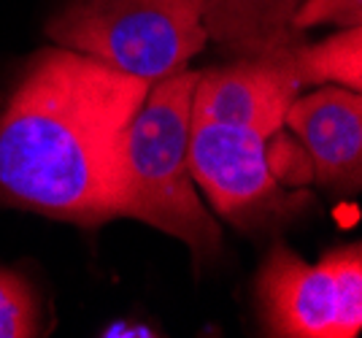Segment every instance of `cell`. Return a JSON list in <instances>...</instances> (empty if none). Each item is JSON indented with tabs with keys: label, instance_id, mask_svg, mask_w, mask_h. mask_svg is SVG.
<instances>
[{
	"label": "cell",
	"instance_id": "obj_1",
	"mask_svg": "<svg viewBox=\"0 0 362 338\" xmlns=\"http://www.w3.org/2000/svg\"><path fill=\"white\" fill-rule=\"evenodd\" d=\"M146 78L46 49L0 111V200L95 228L124 216L127 141Z\"/></svg>",
	"mask_w": 362,
	"mask_h": 338
},
{
	"label": "cell",
	"instance_id": "obj_2",
	"mask_svg": "<svg viewBox=\"0 0 362 338\" xmlns=\"http://www.w3.org/2000/svg\"><path fill=\"white\" fill-rule=\"evenodd\" d=\"M197 71H181L149 87L127 141L124 216L176 235L197 262L219 252V225L195 192L189 168L192 93Z\"/></svg>",
	"mask_w": 362,
	"mask_h": 338
},
{
	"label": "cell",
	"instance_id": "obj_3",
	"mask_svg": "<svg viewBox=\"0 0 362 338\" xmlns=\"http://www.w3.org/2000/svg\"><path fill=\"white\" fill-rule=\"evenodd\" d=\"M49 35L149 84L187 71L209 41L203 0H68Z\"/></svg>",
	"mask_w": 362,
	"mask_h": 338
},
{
	"label": "cell",
	"instance_id": "obj_4",
	"mask_svg": "<svg viewBox=\"0 0 362 338\" xmlns=\"http://www.w3.org/2000/svg\"><path fill=\"white\" fill-rule=\"evenodd\" d=\"M259 303L271 336L354 338L362 330V249L349 244L303 262L276 246L259 274Z\"/></svg>",
	"mask_w": 362,
	"mask_h": 338
},
{
	"label": "cell",
	"instance_id": "obj_5",
	"mask_svg": "<svg viewBox=\"0 0 362 338\" xmlns=\"http://www.w3.org/2000/svg\"><path fill=\"white\" fill-rule=\"evenodd\" d=\"M265 136L233 124L192 120L189 168L214 209L241 231H262L305 206V195L284 192Z\"/></svg>",
	"mask_w": 362,
	"mask_h": 338
},
{
	"label": "cell",
	"instance_id": "obj_6",
	"mask_svg": "<svg viewBox=\"0 0 362 338\" xmlns=\"http://www.w3.org/2000/svg\"><path fill=\"white\" fill-rule=\"evenodd\" d=\"M300 87L292 49L252 54L197 74L192 120L233 124L273 139L284 127V117Z\"/></svg>",
	"mask_w": 362,
	"mask_h": 338
},
{
	"label": "cell",
	"instance_id": "obj_7",
	"mask_svg": "<svg viewBox=\"0 0 362 338\" xmlns=\"http://www.w3.org/2000/svg\"><path fill=\"white\" fill-rule=\"evenodd\" d=\"M284 124L300 139L317 185L338 192H357L362 182V98L360 93L325 84L298 95Z\"/></svg>",
	"mask_w": 362,
	"mask_h": 338
},
{
	"label": "cell",
	"instance_id": "obj_8",
	"mask_svg": "<svg viewBox=\"0 0 362 338\" xmlns=\"http://www.w3.org/2000/svg\"><path fill=\"white\" fill-rule=\"evenodd\" d=\"M298 3L300 0H203V25L216 44L249 57L292 49L300 38L292 25Z\"/></svg>",
	"mask_w": 362,
	"mask_h": 338
},
{
	"label": "cell",
	"instance_id": "obj_9",
	"mask_svg": "<svg viewBox=\"0 0 362 338\" xmlns=\"http://www.w3.org/2000/svg\"><path fill=\"white\" fill-rule=\"evenodd\" d=\"M295 71L300 84H338L360 93L362 87V30L360 25L341 28V30L311 44V47H292Z\"/></svg>",
	"mask_w": 362,
	"mask_h": 338
},
{
	"label": "cell",
	"instance_id": "obj_10",
	"mask_svg": "<svg viewBox=\"0 0 362 338\" xmlns=\"http://www.w3.org/2000/svg\"><path fill=\"white\" fill-rule=\"evenodd\" d=\"M41 330V314L30 284L0 268V338H30Z\"/></svg>",
	"mask_w": 362,
	"mask_h": 338
},
{
	"label": "cell",
	"instance_id": "obj_11",
	"mask_svg": "<svg viewBox=\"0 0 362 338\" xmlns=\"http://www.w3.org/2000/svg\"><path fill=\"white\" fill-rule=\"evenodd\" d=\"M362 19V0H300L298 11L292 16L295 30H311L317 25H338L351 28L360 25Z\"/></svg>",
	"mask_w": 362,
	"mask_h": 338
}]
</instances>
